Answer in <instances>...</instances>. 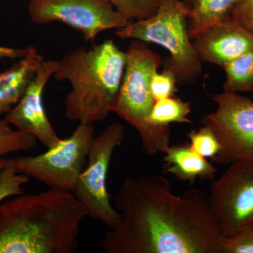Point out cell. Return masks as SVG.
I'll list each match as a JSON object with an SVG mask.
<instances>
[{"mask_svg": "<svg viewBox=\"0 0 253 253\" xmlns=\"http://www.w3.org/2000/svg\"><path fill=\"white\" fill-rule=\"evenodd\" d=\"M115 208L120 220L99 241L107 253H223L224 236L206 191H172L160 174L126 178Z\"/></svg>", "mask_w": 253, "mask_h": 253, "instance_id": "cell-1", "label": "cell"}, {"mask_svg": "<svg viewBox=\"0 0 253 253\" xmlns=\"http://www.w3.org/2000/svg\"><path fill=\"white\" fill-rule=\"evenodd\" d=\"M86 217L71 191L49 189L0 202V253H74Z\"/></svg>", "mask_w": 253, "mask_h": 253, "instance_id": "cell-2", "label": "cell"}, {"mask_svg": "<svg viewBox=\"0 0 253 253\" xmlns=\"http://www.w3.org/2000/svg\"><path fill=\"white\" fill-rule=\"evenodd\" d=\"M126 51L112 40L77 48L57 61L53 77L68 81L71 89L64 101L65 116L71 122L94 125L112 112L126 69Z\"/></svg>", "mask_w": 253, "mask_h": 253, "instance_id": "cell-3", "label": "cell"}, {"mask_svg": "<svg viewBox=\"0 0 253 253\" xmlns=\"http://www.w3.org/2000/svg\"><path fill=\"white\" fill-rule=\"evenodd\" d=\"M126 54V69L112 112L135 128L143 149L149 156H154L164 152L171 139L169 126H156L149 122L155 103L150 81L162 61L146 42L136 40L131 42Z\"/></svg>", "mask_w": 253, "mask_h": 253, "instance_id": "cell-4", "label": "cell"}, {"mask_svg": "<svg viewBox=\"0 0 253 253\" xmlns=\"http://www.w3.org/2000/svg\"><path fill=\"white\" fill-rule=\"evenodd\" d=\"M189 6L181 0H161L156 14L146 19L128 23L118 29L121 39H133L155 43L170 54L169 68L175 73L178 81L191 83L202 72L199 59L189 32Z\"/></svg>", "mask_w": 253, "mask_h": 253, "instance_id": "cell-5", "label": "cell"}, {"mask_svg": "<svg viewBox=\"0 0 253 253\" xmlns=\"http://www.w3.org/2000/svg\"><path fill=\"white\" fill-rule=\"evenodd\" d=\"M94 129V125L79 124L71 136L46 152L14 159V167L49 189L72 192L87 161Z\"/></svg>", "mask_w": 253, "mask_h": 253, "instance_id": "cell-6", "label": "cell"}, {"mask_svg": "<svg viewBox=\"0 0 253 253\" xmlns=\"http://www.w3.org/2000/svg\"><path fill=\"white\" fill-rule=\"evenodd\" d=\"M126 127L121 123L108 126L95 136L87 158V166L83 169L73 190L86 217L101 221L113 229L120 220V214L110 201L107 176L115 150L126 139Z\"/></svg>", "mask_w": 253, "mask_h": 253, "instance_id": "cell-7", "label": "cell"}, {"mask_svg": "<svg viewBox=\"0 0 253 253\" xmlns=\"http://www.w3.org/2000/svg\"><path fill=\"white\" fill-rule=\"evenodd\" d=\"M217 104L214 112L201 119L210 126L221 146L213 162L224 166L231 163H253V102L236 92L212 94Z\"/></svg>", "mask_w": 253, "mask_h": 253, "instance_id": "cell-8", "label": "cell"}, {"mask_svg": "<svg viewBox=\"0 0 253 253\" xmlns=\"http://www.w3.org/2000/svg\"><path fill=\"white\" fill-rule=\"evenodd\" d=\"M28 9L32 22L65 23L81 33L86 42L94 41L101 32L130 23L109 0H30Z\"/></svg>", "mask_w": 253, "mask_h": 253, "instance_id": "cell-9", "label": "cell"}, {"mask_svg": "<svg viewBox=\"0 0 253 253\" xmlns=\"http://www.w3.org/2000/svg\"><path fill=\"white\" fill-rule=\"evenodd\" d=\"M208 196L224 238L253 226V163H231L212 181Z\"/></svg>", "mask_w": 253, "mask_h": 253, "instance_id": "cell-10", "label": "cell"}, {"mask_svg": "<svg viewBox=\"0 0 253 253\" xmlns=\"http://www.w3.org/2000/svg\"><path fill=\"white\" fill-rule=\"evenodd\" d=\"M56 66L55 60L43 61L21 100L6 116L10 124L35 136L46 149L54 147L61 139L46 116L42 101L44 88Z\"/></svg>", "mask_w": 253, "mask_h": 253, "instance_id": "cell-11", "label": "cell"}, {"mask_svg": "<svg viewBox=\"0 0 253 253\" xmlns=\"http://www.w3.org/2000/svg\"><path fill=\"white\" fill-rule=\"evenodd\" d=\"M191 39L201 61L223 66L253 50V34L232 18L198 33Z\"/></svg>", "mask_w": 253, "mask_h": 253, "instance_id": "cell-12", "label": "cell"}, {"mask_svg": "<svg viewBox=\"0 0 253 253\" xmlns=\"http://www.w3.org/2000/svg\"><path fill=\"white\" fill-rule=\"evenodd\" d=\"M44 58L33 46L24 57L0 73V115L9 113L21 100Z\"/></svg>", "mask_w": 253, "mask_h": 253, "instance_id": "cell-13", "label": "cell"}, {"mask_svg": "<svg viewBox=\"0 0 253 253\" xmlns=\"http://www.w3.org/2000/svg\"><path fill=\"white\" fill-rule=\"evenodd\" d=\"M163 154L165 171L179 180L194 184L198 179L211 181L215 179L217 168L207 158L194 152L189 144L169 145Z\"/></svg>", "mask_w": 253, "mask_h": 253, "instance_id": "cell-14", "label": "cell"}, {"mask_svg": "<svg viewBox=\"0 0 253 253\" xmlns=\"http://www.w3.org/2000/svg\"><path fill=\"white\" fill-rule=\"evenodd\" d=\"M239 0H190L189 32L193 37L231 18Z\"/></svg>", "mask_w": 253, "mask_h": 253, "instance_id": "cell-15", "label": "cell"}, {"mask_svg": "<svg viewBox=\"0 0 253 253\" xmlns=\"http://www.w3.org/2000/svg\"><path fill=\"white\" fill-rule=\"evenodd\" d=\"M222 68L226 73L224 91L253 92V50L226 63Z\"/></svg>", "mask_w": 253, "mask_h": 253, "instance_id": "cell-16", "label": "cell"}, {"mask_svg": "<svg viewBox=\"0 0 253 253\" xmlns=\"http://www.w3.org/2000/svg\"><path fill=\"white\" fill-rule=\"evenodd\" d=\"M191 104L175 97H168L155 101L149 116V122L156 126H169L173 123H191L188 118Z\"/></svg>", "mask_w": 253, "mask_h": 253, "instance_id": "cell-17", "label": "cell"}, {"mask_svg": "<svg viewBox=\"0 0 253 253\" xmlns=\"http://www.w3.org/2000/svg\"><path fill=\"white\" fill-rule=\"evenodd\" d=\"M35 136L21 130H14L7 120L0 119V158L12 153L27 152L37 145Z\"/></svg>", "mask_w": 253, "mask_h": 253, "instance_id": "cell-18", "label": "cell"}, {"mask_svg": "<svg viewBox=\"0 0 253 253\" xmlns=\"http://www.w3.org/2000/svg\"><path fill=\"white\" fill-rule=\"evenodd\" d=\"M191 149L202 157L211 159L216 157L221 150L217 136L210 126H203L187 134Z\"/></svg>", "mask_w": 253, "mask_h": 253, "instance_id": "cell-19", "label": "cell"}, {"mask_svg": "<svg viewBox=\"0 0 253 253\" xmlns=\"http://www.w3.org/2000/svg\"><path fill=\"white\" fill-rule=\"evenodd\" d=\"M114 7L132 22L146 19L156 14L161 0H109Z\"/></svg>", "mask_w": 253, "mask_h": 253, "instance_id": "cell-20", "label": "cell"}, {"mask_svg": "<svg viewBox=\"0 0 253 253\" xmlns=\"http://www.w3.org/2000/svg\"><path fill=\"white\" fill-rule=\"evenodd\" d=\"M177 82L175 73L171 68L161 73L155 71L150 81V89L155 101L174 96L177 91Z\"/></svg>", "mask_w": 253, "mask_h": 253, "instance_id": "cell-21", "label": "cell"}, {"mask_svg": "<svg viewBox=\"0 0 253 253\" xmlns=\"http://www.w3.org/2000/svg\"><path fill=\"white\" fill-rule=\"evenodd\" d=\"M223 253H253V226L224 238Z\"/></svg>", "mask_w": 253, "mask_h": 253, "instance_id": "cell-22", "label": "cell"}, {"mask_svg": "<svg viewBox=\"0 0 253 253\" xmlns=\"http://www.w3.org/2000/svg\"><path fill=\"white\" fill-rule=\"evenodd\" d=\"M27 180L28 176L18 173L14 166L6 168L0 183V202L12 195L22 194L21 185Z\"/></svg>", "mask_w": 253, "mask_h": 253, "instance_id": "cell-23", "label": "cell"}, {"mask_svg": "<svg viewBox=\"0 0 253 253\" xmlns=\"http://www.w3.org/2000/svg\"><path fill=\"white\" fill-rule=\"evenodd\" d=\"M231 18L253 34V0H239Z\"/></svg>", "mask_w": 253, "mask_h": 253, "instance_id": "cell-24", "label": "cell"}, {"mask_svg": "<svg viewBox=\"0 0 253 253\" xmlns=\"http://www.w3.org/2000/svg\"><path fill=\"white\" fill-rule=\"evenodd\" d=\"M33 46H27L24 49H14V48L0 46V59H21L30 53Z\"/></svg>", "mask_w": 253, "mask_h": 253, "instance_id": "cell-25", "label": "cell"}, {"mask_svg": "<svg viewBox=\"0 0 253 253\" xmlns=\"http://www.w3.org/2000/svg\"><path fill=\"white\" fill-rule=\"evenodd\" d=\"M14 165V159H6L4 158H0V183H1L2 174L4 169L9 166Z\"/></svg>", "mask_w": 253, "mask_h": 253, "instance_id": "cell-26", "label": "cell"}]
</instances>
